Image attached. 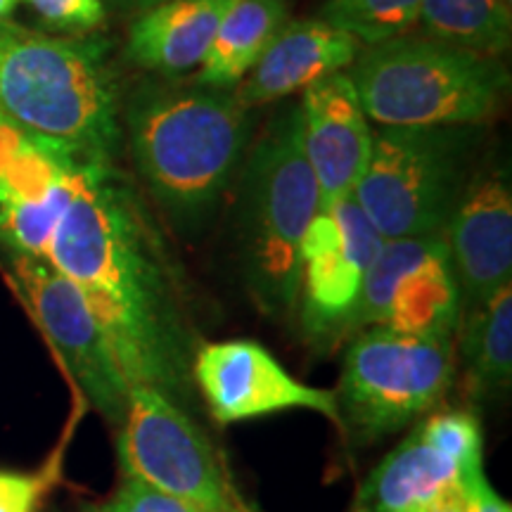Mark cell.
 <instances>
[{"label": "cell", "mask_w": 512, "mask_h": 512, "mask_svg": "<svg viewBox=\"0 0 512 512\" xmlns=\"http://www.w3.org/2000/svg\"><path fill=\"white\" fill-rule=\"evenodd\" d=\"M43 259L86 297L128 384L157 389L188 411L200 347L181 278L157 226L110 159H83Z\"/></svg>", "instance_id": "6da1fadb"}, {"label": "cell", "mask_w": 512, "mask_h": 512, "mask_svg": "<svg viewBox=\"0 0 512 512\" xmlns=\"http://www.w3.org/2000/svg\"><path fill=\"white\" fill-rule=\"evenodd\" d=\"M131 155L150 195L181 230L211 219L242 166L252 114L235 95L147 81L126 105Z\"/></svg>", "instance_id": "7a4b0ae2"}, {"label": "cell", "mask_w": 512, "mask_h": 512, "mask_svg": "<svg viewBox=\"0 0 512 512\" xmlns=\"http://www.w3.org/2000/svg\"><path fill=\"white\" fill-rule=\"evenodd\" d=\"M0 114L81 155L110 159L121 128L107 46L0 22Z\"/></svg>", "instance_id": "3957f363"}, {"label": "cell", "mask_w": 512, "mask_h": 512, "mask_svg": "<svg viewBox=\"0 0 512 512\" xmlns=\"http://www.w3.org/2000/svg\"><path fill=\"white\" fill-rule=\"evenodd\" d=\"M320 211L318 183L304 152L302 110L271 119L247 162L238 195V245L247 287L271 318L297 311L302 242Z\"/></svg>", "instance_id": "277c9868"}, {"label": "cell", "mask_w": 512, "mask_h": 512, "mask_svg": "<svg viewBox=\"0 0 512 512\" xmlns=\"http://www.w3.org/2000/svg\"><path fill=\"white\" fill-rule=\"evenodd\" d=\"M351 81L366 117L389 128L479 126L510 88L496 55L415 36L370 46L354 60Z\"/></svg>", "instance_id": "5b68a950"}, {"label": "cell", "mask_w": 512, "mask_h": 512, "mask_svg": "<svg viewBox=\"0 0 512 512\" xmlns=\"http://www.w3.org/2000/svg\"><path fill=\"white\" fill-rule=\"evenodd\" d=\"M475 126H403L373 136L366 171L351 190L382 240L444 233L467 185Z\"/></svg>", "instance_id": "8992f818"}, {"label": "cell", "mask_w": 512, "mask_h": 512, "mask_svg": "<svg viewBox=\"0 0 512 512\" xmlns=\"http://www.w3.org/2000/svg\"><path fill=\"white\" fill-rule=\"evenodd\" d=\"M453 373V339L389 328L358 330L335 389L339 430L356 444L406 430L444 399Z\"/></svg>", "instance_id": "52a82bcc"}, {"label": "cell", "mask_w": 512, "mask_h": 512, "mask_svg": "<svg viewBox=\"0 0 512 512\" xmlns=\"http://www.w3.org/2000/svg\"><path fill=\"white\" fill-rule=\"evenodd\" d=\"M119 427V463L126 477L143 479L197 512H256L221 448L169 396L136 384Z\"/></svg>", "instance_id": "ba28073f"}, {"label": "cell", "mask_w": 512, "mask_h": 512, "mask_svg": "<svg viewBox=\"0 0 512 512\" xmlns=\"http://www.w3.org/2000/svg\"><path fill=\"white\" fill-rule=\"evenodd\" d=\"M463 294L444 233L384 240L363 280L351 332L389 328L418 337L453 339Z\"/></svg>", "instance_id": "9c48e42d"}, {"label": "cell", "mask_w": 512, "mask_h": 512, "mask_svg": "<svg viewBox=\"0 0 512 512\" xmlns=\"http://www.w3.org/2000/svg\"><path fill=\"white\" fill-rule=\"evenodd\" d=\"M12 283L88 403L121 425L133 387L79 287L34 256H12Z\"/></svg>", "instance_id": "30bf717a"}, {"label": "cell", "mask_w": 512, "mask_h": 512, "mask_svg": "<svg viewBox=\"0 0 512 512\" xmlns=\"http://www.w3.org/2000/svg\"><path fill=\"white\" fill-rule=\"evenodd\" d=\"M382 235L351 195L318 211L302 242L297 313L311 344L351 335L363 280L382 247Z\"/></svg>", "instance_id": "8fae6325"}, {"label": "cell", "mask_w": 512, "mask_h": 512, "mask_svg": "<svg viewBox=\"0 0 512 512\" xmlns=\"http://www.w3.org/2000/svg\"><path fill=\"white\" fill-rule=\"evenodd\" d=\"M83 159L0 114V247L10 256H46Z\"/></svg>", "instance_id": "7c38bea8"}, {"label": "cell", "mask_w": 512, "mask_h": 512, "mask_svg": "<svg viewBox=\"0 0 512 512\" xmlns=\"http://www.w3.org/2000/svg\"><path fill=\"white\" fill-rule=\"evenodd\" d=\"M192 382L221 425L304 408L339 427L335 392L297 380L271 351L252 339H226L197 349Z\"/></svg>", "instance_id": "4fadbf2b"}, {"label": "cell", "mask_w": 512, "mask_h": 512, "mask_svg": "<svg viewBox=\"0 0 512 512\" xmlns=\"http://www.w3.org/2000/svg\"><path fill=\"white\" fill-rule=\"evenodd\" d=\"M463 313L484 304L512 275V188L508 169L479 171L460 192L444 228Z\"/></svg>", "instance_id": "5bb4252c"}, {"label": "cell", "mask_w": 512, "mask_h": 512, "mask_svg": "<svg viewBox=\"0 0 512 512\" xmlns=\"http://www.w3.org/2000/svg\"><path fill=\"white\" fill-rule=\"evenodd\" d=\"M304 152L318 183L320 211L351 195L366 171L373 133L351 76L337 72L304 88Z\"/></svg>", "instance_id": "9a60e30c"}, {"label": "cell", "mask_w": 512, "mask_h": 512, "mask_svg": "<svg viewBox=\"0 0 512 512\" xmlns=\"http://www.w3.org/2000/svg\"><path fill=\"white\" fill-rule=\"evenodd\" d=\"M358 55L361 43L323 19L290 22L240 81L235 98L247 110L283 100L325 76L342 72Z\"/></svg>", "instance_id": "2e32d148"}, {"label": "cell", "mask_w": 512, "mask_h": 512, "mask_svg": "<svg viewBox=\"0 0 512 512\" xmlns=\"http://www.w3.org/2000/svg\"><path fill=\"white\" fill-rule=\"evenodd\" d=\"M482 477L486 475H465L413 430L370 472L358 491L354 512H430L448 498L470 491Z\"/></svg>", "instance_id": "e0dca14e"}, {"label": "cell", "mask_w": 512, "mask_h": 512, "mask_svg": "<svg viewBox=\"0 0 512 512\" xmlns=\"http://www.w3.org/2000/svg\"><path fill=\"white\" fill-rule=\"evenodd\" d=\"M233 3L235 0H166L140 12L128 31V60L147 72L178 79L202 64Z\"/></svg>", "instance_id": "ac0fdd59"}, {"label": "cell", "mask_w": 512, "mask_h": 512, "mask_svg": "<svg viewBox=\"0 0 512 512\" xmlns=\"http://www.w3.org/2000/svg\"><path fill=\"white\" fill-rule=\"evenodd\" d=\"M290 0H235L219 24L195 83L204 88L238 86L287 24Z\"/></svg>", "instance_id": "d6986e66"}, {"label": "cell", "mask_w": 512, "mask_h": 512, "mask_svg": "<svg viewBox=\"0 0 512 512\" xmlns=\"http://www.w3.org/2000/svg\"><path fill=\"white\" fill-rule=\"evenodd\" d=\"M460 351L475 394H498L512 380V285L491 294L460 318Z\"/></svg>", "instance_id": "ffe728a7"}, {"label": "cell", "mask_w": 512, "mask_h": 512, "mask_svg": "<svg viewBox=\"0 0 512 512\" xmlns=\"http://www.w3.org/2000/svg\"><path fill=\"white\" fill-rule=\"evenodd\" d=\"M420 22L451 46L496 57L510 50L512 19L503 0H422Z\"/></svg>", "instance_id": "44dd1931"}, {"label": "cell", "mask_w": 512, "mask_h": 512, "mask_svg": "<svg viewBox=\"0 0 512 512\" xmlns=\"http://www.w3.org/2000/svg\"><path fill=\"white\" fill-rule=\"evenodd\" d=\"M420 8L422 0H328L318 19L358 43L380 46L406 36L420 22Z\"/></svg>", "instance_id": "7402d4cb"}, {"label": "cell", "mask_w": 512, "mask_h": 512, "mask_svg": "<svg viewBox=\"0 0 512 512\" xmlns=\"http://www.w3.org/2000/svg\"><path fill=\"white\" fill-rule=\"evenodd\" d=\"M415 430L434 451L456 463L465 475H484V432L475 413L444 411L422 420Z\"/></svg>", "instance_id": "603a6c76"}, {"label": "cell", "mask_w": 512, "mask_h": 512, "mask_svg": "<svg viewBox=\"0 0 512 512\" xmlns=\"http://www.w3.org/2000/svg\"><path fill=\"white\" fill-rule=\"evenodd\" d=\"M38 22L64 36H86L105 22L102 0H24Z\"/></svg>", "instance_id": "cb8c5ba5"}, {"label": "cell", "mask_w": 512, "mask_h": 512, "mask_svg": "<svg viewBox=\"0 0 512 512\" xmlns=\"http://www.w3.org/2000/svg\"><path fill=\"white\" fill-rule=\"evenodd\" d=\"M83 512H197L181 498L166 494L143 479L126 477L110 501L93 505Z\"/></svg>", "instance_id": "d4e9b609"}, {"label": "cell", "mask_w": 512, "mask_h": 512, "mask_svg": "<svg viewBox=\"0 0 512 512\" xmlns=\"http://www.w3.org/2000/svg\"><path fill=\"white\" fill-rule=\"evenodd\" d=\"M46 482L38 475L0 472V512H36Z\"/></svg>", "instance_id": "484cf974"}, {"label": "cell", "mask_w": 512, "mask_h": 512, "mask_svg": "<svg viewBox=\"0 0 512 512\" xmlns=\"http://www.w3.org/2000/svg\"><path fill=\"white\" fill-rule=\"evenodd\" d=\"M465 512H512V508L508 501H503V498L496 494L494 486L489 484V479L482 477L475 486H472L470 496H467Z\"/></svg>", "instance_id": "4316f807"}, {"label": "cell", "mask_w": 512, "mask_h": 512, "mask_svg": "<svg viewBox=\"0 0 512 512\" xmlns=\"http://www.w3.org/2000/svg\"><path fill=\"white\" fill-rule=\"evenodd\" d=\"M102 3L119 12H138L140 15V12L155 8L159 3H166V0H102Z\"/></svg>", "instance_id": "83f0119b"}, {"label": "cell", "mask_w": 512, "mask_h": 512, "mask_svg": "<svg viewBox=\"0 0 512 512\" xmlns=\"http://www.w3.org/2000/svg\"><path fill=\"white\" fill-rule=\"evenodd\" d=\"M470 491H465V494H458V496L448 498V501L439 503L437 508H432L430 512H465V503H467V496H470Z\"/></svg>", "instance_id": "f1b7e54d"}, {"label": "cell", "mask_w": 512, "mask_h": 512, "mask_svg": "<svg viewBox=\"0 0 512 512\" xmlns=\"http://www.w3.org/2000/svg\"><path fill=\"white\" fill-rule=\"evenodd\" d=\"M19 0H0V22H5V19L12 17V12H15Z\"/></svg>", "instance_id": "f546056e"}]
</instances>
